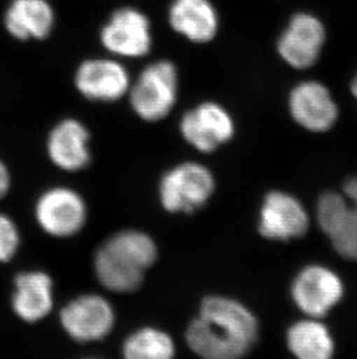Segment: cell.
Instances as JSON below:
<instances>
[{
  "label": "cell",
  "instance_id": "5",
  "mask_svg": "<svg viewBox=\"0 0 357 359\" xmlns=\"http://www.w3.org/2000/svg\"><path fill=\"white\" fill-rule=\"evenodd\" d=\"M344 191L351 205L340 194L327 192L318 203V221L334 249L357 261V178L347 180Z\"/></svg>",
  "mask_w": 357,
  "mask_h": 359
},
{
  "label": "cell",
  "instance_id": "15",
  "mask_svg": "<svg viewBox=\"0 0 357 359\" xmlns=\"http://www.w3.org/2000/svg\"><path fill=\"white\" fill-rule=\"evenodd\" d=\"M90 139L88 129L79 120H62L48 136V156L63 171L84 170L91 163Z\"/></svg>",
  "mask_w": 357,
  "mask_h": 359
},
{
  "label": "cell",
  "instance_id": "13",
  "mask_svg": "<svg viewBox=\"0 0 357 359\" xmlns=\"http://www.w3.org/2000/svg\"><path fill=\"white\" fill-rule=\"evenodd\" d=\"M74 83L85 98L100 102H118L132 86L127 69L105 58L85 61L76 72Z\"/></svg>",
  "mask_w": 357,
  "mask_h": 359
},
{
  "label": "cell",
  "instance_id": "11",
  "mask_svg": "<svg viewBox=\"0 0 357 359\" xmlns=\"http://www.w3.org/2000/svg\"><path fill=\"white\" fill-rule=\"evenodd\" d=\"M326 40V32L318 18L297 13L277 41V51L290 67L304 70L316 65Z\"/></svg>",
  "mask_w": 357,
  "mask_h": 359
},
{
  "label": "cell",
  "instance_id": "9",
  "mask_svg": "<svg viewBox=\"0 0 357 359\" xmlns=\"http://www.w3.org/2000/svg\"><path fill=\"white\" fill-rule=\"evenodd\" d=\"M309 229V217L300 200L284 191H270L263 198L258 231L270 241L288 242L300 238Z\"/></svg>",
  "mask_w": 357,
  "mask_h": 359
},
{
  "label": "cell",
  "instance_id": "17",
  "mask_svg": "<svg viewBox=\"0 0 357 359\" xmlns=\"http://www.w3.org/2000/svg\"><path fill=\"white\" fill-rule=\"evenodd\" d=\"M169 20L176 33L195 43L214 40L218 32V14L209 0H174Z\"/></svg>",
  "mask_w": 357,
  "mask_h": 359
},
{
  "label": "cell",
  "instance_id": "3",
  "mask_svg": "<svg viewBox=\"0 0 357 359\" xmlns=\"http://www.w3.org/2000/svg\"><path fill=\"white\" fill-rule=\"evenodd\" d=\"M216 191L213 171L202 163L187 161L162 173L158 183V197L169 214L195 213L206 206Z\"/></svg>",
  "mask_w": 357,
  "mask_h": 359
},
{
  "label": "cell",
  "instance_id": "19",
  "mask_svg": "<svg viewBox=\"0 0 357 359\" xmlns=\"http://www.w3.org/2000/svg\"><path fill=\"white\" fill-rule=\"evenodd\" d=\"M290 353L300 359H327L333 355V339L325 325L312 320L296 322L286 332Z\"/></svg>",
  "mask_w": 357,
  "mask_h": 359
},
{
  "label": "cell",
  "instance_id": "6",
  "mask_svg": "<svg viewBox=\"0 0 357 359\" xmlns=\"http://www.w3.org/2000/svg\"><path fill=\"white\" fill-rule=\"evenodd\" d=\"M62 328L78 343L99 342L111 335L116 313L104 295L88 293L74 299L61 309Z\"/></svg>",
  "mask_w": 357,
  "mask_h": 359
},
{
  "label": "cell",
  "instance_id": "20",
  "mask_svg": "<svg viewBox=\"0 0 357 359\" xmlns=\"http://www.w3.org/2000/svg\"><path fill=\"white\" fill-rule=\"evenodd\" d=\"M121 350L127 359H171L176 356V346L169 332L144 325L125 337Z\"/></svg>",
  "mask_w": 357,
  "mask_h": 359
},
{
  "label": "cell",
  "instance_id": "1",
  "mask_svg": "<svg viewBox=\"0 0 357 359\" xmlns=\"http://www.w3.org/2000/svg\"><path fill=\"white\" fill-rule=\"evenodd\" d=\"M255 314L244 302L227 295H206L197 316L186 329L187 346L206 359H238L252 351L259 339Z\"/></svg>",
  "mask_w": 357,
  "mask_h": 359
},
{
  "label": "cell",
  "instance_id": "23",
  "mask_svg": "<svg viewBox=\"0 0 357 359\" xmlns=\"http://www.w3.org/2000/svg\"><path fill=\"white\" fill-rule=\"evenodd\" d=\"M351 92H353V95L357 98V75L354 81H353V83H351Z\"/></svg>",
  "mask_w": 357,
  "mask_h": 359
},
{
  "label": "cell",
  "instance_id": "10",
  "mask_svg": "<svg viewBox=\"0 0 357 359\" xmlns=\"http://www.w3.org/2000/svg\"><path fill=\"white\" fill-rule=\"evenodd\" d=\"M107 50L123 57H143L152 47L151 24L142 12L125 7L113 13L100 33Z\"/></svg>",
  "mask_w": 357,
  "mask_h": 359
},
{
  "label": "cell",
  "instance_id": "7",
  "mask_svg": "<svg viewBox=\"0 0 357 359\" xmlns=\"http://www.w3.org/2000/svg\"><path fill=\"white\" fill-rule=\"evenodd\" d=\"M182 139L199 153L213 154L236 135V122L217 102H204L182 116L178 125Z\"/></svg>",
  "mask_w": 357,
  "mask_h": 359
},
{
  "label": "cell",
  "instance_id": "21",
  "mask_svg": "<svg viewBox=\"0 0 357 359\" xmlns=\"http://www.w3.org/2000/svg\"><path fill=\"white\" fill-rule=\"evenodd\" d=\"M20 247V234L10 217L0 213V262H10Z\"/></svg>",
  "mask_w": 357,
  "mask_h": 359
},
{
  "label": "cell",
  "instance_id": "2",
  "mask_svg": "<svg viewBox=\"0 0 357 359\" xmlns=\"http://www.w3.org/2000/svg\"><path fill=\"white\" fill-rule=\"evenodd\" d=\"M158 257V245L151 235L139 229H122L97 249L93 269L102 287L128 294L142 287L145 276Z\"/></svg>",
  "mask_w": 357,
  "mask_h": 359
},
{
  "label": "cell",
  "instance_id": "16",
  "mask_svg": "<svg viewBox=\"0 0 357 359\" xmlns=\"http://www.w3.org/2000/svg\"><path fill=\"white\" fill-rule=\"evenodd\" d=\"M12 309L21 320L35 323L47 318L54 307V283L41 271L24 272L14 279Z\"/></svg>",
  "mask_w": 357,
  "mask_h": 359
},
{
  "label": "cell",
  "instance_id": "4",
  "mask_svg": "<svg viewBox=\"0 0 357 359\" xmlns=\"http://www.w3.org/2000/svg\"><path fill=\"white\" fill-rule=\"evenodd\" d=\"M178 76L171 61H157L141 72L129 90L136 116L146 122L165 119L178 100Z\"/></svg>",
  "mask_w": 357,
  "mask_h": 359
},
{
  "label": "cell",
  "instance_id": "8",
  "mask_svg": "<svg viewBox=\"0 0 357 359\" xmlns=\"http://www.w3.org/2000/svg\"><path fill=\"white\" fill-rule=\"evenodd\" d=\"M35 217L48 235L72 238L88 222V205L77 191L70 187H52L37 199Z\"/></svg>",
  "mask_w": 357,
  "mask_h": 359
},
{
  "label": "cell",
  "instance_id": "18",
  "mask_svg": "<svg viewBox=\"0 0 357 359\" xmlns=\"http://www.w3.org/2000/svg\"><path fill=\"white\" fill-rule=\"evenodd\" d=\"M54 21V11L47 0H13L5 14L7 31L19 40L47 38Z\"/></svg>",
  "mask_w": 357,
  "mask_h": 359
},
{
  "label": "cell",
  "instance_id": "14",
  "mask_svg": "<svg viewBox=\"0 0 357 359\" xmlns=\"http://www.w3.org/2000/svg\"><path fill=\"white\" fill-rule=\"evenodd\" d=\"M293 120L311 132H326L337 119V107L328 88L318 81H303L289 97Z\"/></svg>",
  "mask_w": 357,
  "mask_h": 359
},
{
  "label": "cell",
  "instance_id": "12",
  "mask_svg": "<svg viewBox=\"0 0 357 359\" xmlns=\"http://www.w3.org/2000/svg\"><path fill=\"white\" fill-rule=\"evenodd\" d=\"M344 294L340 279L321 265L304 268L293 279L291 297L297 307L312 318L326 316Z\"/></svg>",
  "mask_w": 357,
  "mask_h": 359
},
{
  "label": "cell",
  "instance_id": "22",
  "mask_svg": "<svg viewBox=\"0 0 357 359\" xmlns=\"http://www.w3.org/2000/svg\"><path fill=\"white\" fill-rule=\"evenodd\" d=\"M10 176L7 166L0 161V199L6 196L10 190Z\"/></svg>",
  "mask_w": 357,
  "mask_h": 359
}]
</instances>
